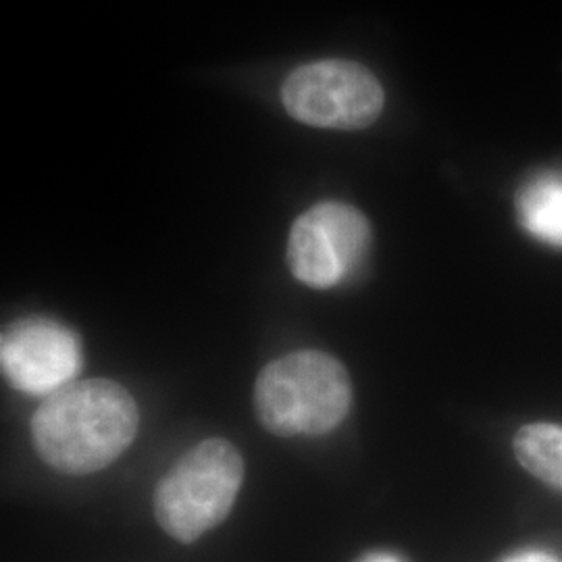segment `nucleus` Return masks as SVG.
Returning <instances> with one entry per match:
<instances>
[{
	"instance_id": "f257e3e1",
	"label": "nucleus",
	"mask_w": 562,
	"mask_h": 562,
	"mask_svg": "<svg viewBox=\"0 0 562 562\" xmlns=\"http://www.w3.org/2000/svg\"><path fill=\"white\" fill-rule=\"evenodd\" d=\"M138 425V406L123 385L83 380L44 398L32 419V440L53 469L86 475L120 459L134 442Z\"/></svg>"
},
{
	"instance_id": "f03ea898",
	"label": "nucleus",
	"mask_w": 562,
	"mask_h": 562,
	"mask_svg": "<svg viewBox=\"0 0 562 562\" xmlns=\"http://www.w3.org/2000/svg\"><path fill=\"white\" fill-rule=\"evenodd\" d=\"M352 383L338 359L301 350L269 362L257 380L255 408L276 436H323L348 415Z\"/></svg>"
},
{
	"instance_id": "7ed1b4c3",
	"label": "nucleus",
	"mask_w": 562,
	"mask_h": 562,
	"mask_svg": "<svg viewBox=\"0 0 562 562\" xmlns=\"http://www.w3.org/2000/svg\"><path fill=\"white\" fill-rule=\"evenodd\" d=\"M244 482L234 443L211 438L188 450L155 492V515L178 542H196L229 515Z\"/></svg>"
},
{
	"instance_id": "20e7f679",
	"label": "nucleus",
	"mask_w": 562,
	"mask_h": 562,
	"mask_svg": "<svg viewBox=\"0 0 562 562\" xmlns=\"http://www.w3.org/2000/svg\"><path fill=\"white\" fill-rule=\"evenodd\" d=\"M292 120L322 130H364L380 120L385 94L380 80L352 60H317L294 69L281 88Z\"/></svg>"
},
{
	"instance_id": "39448f33",
	"label": "nucleus",
	"mask_w": 562,
	"mask_h": 562,
	"mask_svg": "<svg viewBox=\"0 0 562 562\" xmlns=\"http://www.w3.org/2000/svg\"><path fill=\"white\" fill-rule=\"evenodd\" d=\"M371 246V225L359 209L322 202L302 213L288 240V267L311 288H334L350 278Z\"/></svg>"
},
{
	"instance_id": "423d86ee",
	"label": "nucleus",
	"mask_w": 562,
	"mask_h": 562,
	"mask_svg": "<svg viewBox=\"0 0 562 562\" xmlns=\"http://www.w3.org/2000/svg\"><path fill=\"white\" fill-rule=\"evenodd\" d=\"M0 362L7 380L18 390L46 398L80 373V340L63 323L23 319L2 334Z\"/></svg>"
},
{
	"instance_id": "0eeeda50",
	"label": "nucleus",
	"mask_w": 562,
	"mask_h": 562,
	"mask_svg": "<svg viewBox=\"0 0 562 562\" xmlns=\"http://www.w3.org/2000/svg\"><path fill=\"white\" fill-rule=\"evenodd\" d=\"M517 215L529 236L562 248V171L527 181L517 194Z\"/></svg>"
},
{
	"instance_id": "6e6552de",
	"label": "nucleus",
	"mask_w": 562,
	"mask_h": 562,
	"mask_svg": "<svg viewBox=\"0 0 562 562\" xmlns=\"http://www.w3.org/2000/svg\"><path fill=\"white\" fill-rule=\"evenodd\" d=\"M513 450L527 473H531L540 482L562 490V425H525L513 440Z\"/></svg>"
},
{
	"instance_id": "1a4fd4ad",
	"label": "nucleus",
	"mask_w": 562,
	"mask_h": 562,
	"mask_svg": "<svg viewBox=\"0 0 562 562\" xmlns=\"http://www.w3.org/2000/svg\"><path fill=\"white\" fill-rule=\"evenodd\" d=\"M504 562H559L552 554L546 552H538V550H527V552H519L515 557H508Z\"/></svg>"
},
{
	"instance_id": "9d476101",
	"label": "nucleus",
	"mask_w": 562,
	"mask_h": 562,
	"mask_svg": "<svg viewBox=\"0 0 562 562\" xmlns=\"http://www.w3.org/2000/svg\"><path fill=\"white\" fill-rule=\"evenodd\" d=\"M361 562H404L394 554H385V552H378V554H369L364 557Z\"/></svg>"
}]
</instances>
